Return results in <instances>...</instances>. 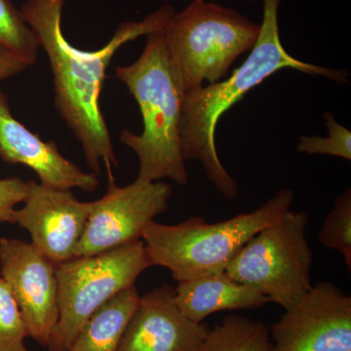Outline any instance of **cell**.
Wrapping results in <instances>:
<instances>
[{
    "label": "cell",
    "instance_id": "obj_1",
    "mask_svg": "<svg viewBox=\"0 0 351 351\" xmlns=\"http://www.w3.org/2000/svg\"><path fill=\"white\" fill-rule=\"evenodd\" d=\"M66 0H25L20 9L39 47L49 60L54 80V103L60 117L82 145L91 173L100 175L105 164L108 178L119 167L100 95L112 57L125 43L152 32H163L175 8L164 4L138 22L120 23L112 39L101 49H77L66 40L62 17Z\"/></svg>",
    "mask_w": 351,
    "mask_h": 351
},
{
    "label": "cell",
    "instance_id": "obj_2",
    "mask_svg": "<svg viewBox=\"0 0 351 351\" xmlns=\"http://www.w3.org/2000/svg\"><path fill=\"white\" fill-rule=\"evenodd\" d=\"M282 0H263L260 36L246 61L230 77L184 95L182 108L181 141L184 160L202 163L208 180L228 199L239 195V184L223 167L216 147L219 120L253 88L276 71L292 69L320 75L338 83L348 82V73L300 61L281 43L278 9Z\"/></svg>",
    "mask_w": 351,
    "mask_h": 351
},
{
    "label": "cell",
    "instance_id": "obj_3",
    "mask_svg": "<svg viewBox=\"0 0 351 351\" xmlns=\"http://www.w3.org/2000/svg\"><path fill=\"white\" fill-rule=\"evenodd\" d=\"M147 36L145 49L137 61L115 69V76L137 101L144 125L140 135L129 129L122 130L120 142L138 156V180L159 182L170 179L186 186L189 175L181 141L184 94L163 32Z\"/></svg>",
    "mask_w": 351,
    "mask_h": 351
},
{
    "label": "cell",
    "instance_id": "obj_4",
    "mask_svg": "<svg viewBox=\"0 0 351 351\" xmlns=\"http://www.w3.org/2000/svg\"><path fill=\"white\" fill-rule=\"evenodd\" d=\"M294 198L292 189H281L258 209L215 223L203 217L177 225L152 221L142 234L152 267L169 269L178 282L223 271L254 235L283 218Z\"/></svg>",
    "mask_w": 351,
    "mask_h": 351
},
{
    "label": "cell",
    "instance_id": "obj_5",
    "mask_svg": "<svg viewBox=\"0 0 351 351\" xmlns=\"http://www.w3.org/2000/svg\"><path fill=\"white\" fill-rule=\"evenodd\" d=\"M254 24L232 8L193 0L176 13L163 31L171 61L184 94L221 82L260 36Z\"/></svg>",
    "mask_w": 351,
    "mask_h": 351
},
{
    "label": "cell",
    "instance_id": "obj_6",
    "mask_svg": "<svg viewBox=\"0 0 351 351\" xmlns=\"http://www.w3.org/2000/svg\"><path fill=\"white\" fill-rule=\"evenodd\" d=\"M151 267L142 239L56 265L59 320L48 350L69 351L89 318Z\"/></svg>",
    "mask_w": 351,
    "mask_h": 351
},
{
    "label": "cell",
    "instance_id": "obj_7",
    "mask_svg": "<svg viewBox=\"0 0 351 351\" xmlns=\"http://www.w3.org/2000/svg\"><path fill=\"white\" fill-rule=\"evenodd\" d=\"M306 211L289 210L258 232L226 269L239 282L287 309L311 288L313 252L306 237Z\"/></svg>",
    "mask_w": 351,
    "mask_h": 351
},
{
    "label": "cell",
    "instance_id": "obj_8",
    "mask_svg": "<svg viewBox=\"0 0 351 351\" xmlns=\"http://www.w3.org/2000/svg\"><path fill=\"white\" fill-rule=\"evenodd\" d=\"M172 188L163 182L136 179L117 186L108 178L107 193L94 201L75 258L88 257L142 239L145 228L168 209Z\"/></svg>",
    "mask_w": 351,
    "mask_h": 351
},
{
    "label": "cell",
    "instance_id": "obj_9",
    "mask_svg": "<svg viewBox=\"0 0 351 351\" xmlns=\"http://www.w3.org/2000/svg\"><path fill=\"white\" fill-rule=\"evenodd\" d=\"M274 351H351V298L316 284L271 327Z\"/></svg>",
    "mask_w": 351,
    "mask_h": 351
},
{
    "label": "cell",
    "instance_id": "obj_10",
    "mask_svg": "<svg viewBox=\"0 0 351 351\" xmlns=\"http://www.w3.org/2000/svg\"><path fill=\"white\" fill-rule=\"evenodd\" d=\"M0 276L19 306L29 337L47 348L59 320L56 265L32 243L2 237Z\"/></svg>",
    "mask_w": 351,
    "mask_h": 351
},
{
    "label": "cell",
    "instance_id": "obj_11",
    "mask_svg": "<svg viewBox=\"0 0 351 351\" xmlns=\"http://www.w3.org/2000/svg\"><path fill=\"white\" fill-rule=\"evenodd\" d=\"M24 203L15 210L14 223L29 232L32 244L56 265L75 258L93 202H82L71 191L29 181Z\"/></svg>",
    "mask_w": 351,
    "mask_h": 351
},
{
    "label": "cell",
    "instance_id": "obj_12",
    "mask_svg": "<svg viewBox=\"0 0 351 351\" xmlns=\"http://www.w3.org/2000/svg\"><path fill=\"white\" fill-rule=\"evenodd\" d=\"M209 331L182 313L175 288L163 284L141 297L119 351H200Z\"/></svg>",
    "mask_w": 351,
    "mask_h": 351
},
{
    "label": "cell",
    "instance_id": "obj_13",
    "mask_svg": "<svg viewBox=\"0 0 351 351\" xmlns=\"http://www.w3.org/2000/svg\"><path fill=\"white\" fill-rule=\"evenodd\" d=\"M0 158L11 165L27 166L40 184L49 188L92 193L99 186L98 176L83 172L62 156L55 142H44L14 117L8 99L0 91Z\"/></svg>",
    "mask_w": 351,
    "mask_h": 351
},
{
    "label": "cell",
    "instance_id": "obj_14",
    "mask_svg": "<svg viewBox=\"0 0 351 351\" xmlns=\"http://www.w3.org/2000/svg\"><path fill=\"white\" fill-rule=\"evenodd\" d=\"M175 301L182 313L195 323L219 311L257 309L270 302L269 298L235 280L226 270L180 281Z\"/></svg>",
    "mask_w": 351,
    "mask_h": 351
},
{
    "label": "cell",
    "instance_id": "obj_15",
    "mask_svg": "<svg viewBox=\"0 0 351 351\" xmlns=\"http://www.w3.org/2000/svg\"><path fill=\"white\" fill-rule=\"evenodd\" d=\"M140 299L135 285L114 295L85 323L69 351H119Z\"/></svg>",
    "mask_w": 351,
    "mask_h": 351
},
{
    "label": "cell",
    "instance_id": "obj_16",
    "mask_svg": "<svg viewBox=\"0 0 351 351\" xmlns=\"http://www.w3.org/2000/svg\"><path fill=\"white\" fill-rule=\"evenodd\" d=\"M200 351H274V345L262 321L228 315L210 330Z\"/></svg>",
    "mask_w": 351,
    "mask_h": 351
},
{
    "label": "cell",
    "instance_id": "obj_17",
    "mask_svg": "<svg viewBox=\"0 0 351 351\" xmlns=\"http://www.w3.org/2000/svg\"><path fill=\"white\" fill-rule=\"evenodd\" d=\"M0 46L19 55L31 66L38 59V39L11 0H0Z\"/></svg>",
    "mask_w": 351,
    "mask_h": 351
},
{
    "label": "cell",
    "instance_id": "obj_18",
    "mask_svg": "<svg viewBox=\"0 0 351 351\" xmlns=\"http://www.w3.org/2000/svg\"><path fill=\"white\" fill-rule=\"evenodd\" d=\"M328 249L339 252L345 257L346 267L351 269V189L337 197L327 215L318 237Z\"/></svg>",
    "mask_w": 351,
    "mask_h": 351
},
{
    "label": "cell",
    "instance_id": "obj_19",
    "mask_svg": "<svg viewBox=\"0 0 351 351\" xmlns=\"http://www.w3.org/2000/svg\"><path fill=\"white\" fill-rule=\"evenodd\" d=\"M22 313L8 284L0 276V351H27Z\"/></svg>",
    "mask_w": 351,
    "mask_h": 351
},
{
    "label": "cell",
    "instance_id": "obj_20",
    "mask_svg": "<svg viewBox=\"0 0 351 351\" xmlns=\"http://www.w3.org/2000/svg\"><path fill=\"white\" fill-rule=\"evenodd\" d=\"M328 129L327 138L320 136H302L297 145V151L307 156H331L351 160V133L348 128L339 124L331 112L324 114Z\"/></svg>",
    "mask_w": 351,
    "mask_h": 351
},
{
    "label": "cell",
    "instance_id": "obj_21",
    "mask_svg": "<svg viewBox=\"0 0 351 351\" xmlns=\"http://www.w3.org/2000/svg\"><path fill=\"white\" fill-rule=\"evenodd\" d=\"M29 182L18 177L0 179V223H14L16 205L24 202Z\"/></svg>",
    "mask_w": 351,
    "mask_h": 351
},
{
    "label": "cell",
    "instance_id": "obj_22",
    "mask_svg": "<svg viewBox=\"0 0 351 351\" xmlns=\"http://www.w3.org/2000/svg\"><path fill=\"white\" fill-rule=\"evenodd\" d=\"M31 64L19 55L0 46V82L20 75Z\"/></svg>",
    "mask_w": 351,
    "mask_h": 351
},
{
    "label": "cell",
    "instance_id": "obj_23",
    "mask_svg": "<svg viewBox=\"0 0 351 351\" xmlns=\"http://www.w3.org/2000/svg\"><path fill=\"white\" fill-rule=\"evenodd\" d=\"M198 1H203V0H198Z\"/></svg>",
    "mask_w": 351,
    "mask_h": 351
}]
</instances>
